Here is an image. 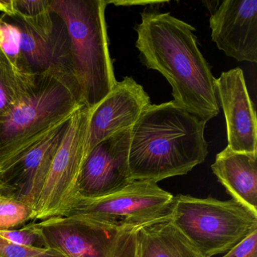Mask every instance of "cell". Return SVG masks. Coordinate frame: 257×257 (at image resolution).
Masks as SVG:
<instances>
[{"label":"cell","mask_w":257,"mask_h":257,"mask_svg":"<svg viewBox=\"0 0 257 257\" xmlns=\"http://www.w3.org/2000/svg\"><path fill=\"white\" fill-rule=\"evenodd\" d=\"M171 219L203 257L227 252L257 230V214L233 199L179 195Z\"/></svg>","instance_id":"6"},{"label":"cell","mask_w":257,"mask_h":257,"mask_svg":"<svg viewBox=\"0 0 257 257\" xmlns=\"http://www.w3.org/2000/svg\"><path fill=\"white\" fill-rule=\"evenodd\" d=\"M10 19L20 31L21 58L24 70L31 74L49 73L55 76L70 87L81 101L73 72L70 37L62 19L56 14L52 32L40 34L19 19Z\"/></svg>","instance_id":"9"},{"label":"cell","mask_w":257,"mask_h":257,"mask_svg":"<svg viewBox=\"0 0 257 257\" xmlns=\"http://www.w3.org/2000/svg\"><path fill=\"white\" fill-rule=\"evenodd\" d=\"M136 237V257H203L171 219L140 228Z\"/></svg>","instance_id":"16"},{"label":"cell","mask_w":257,"mask_h":257,"mask_svg":"<svg viewBox=\"0 0 257 257\" xmlns=\"http://www.w3.org/2000/svg\"><path fill=\"white\" fill-rule=\"evenodd\" d=\"M0 12L7 17H14L15 0H0Z\"/></svg>","instance_id":"25"},{"label":"cell","mask_w":257,"mask_h":257,"mask_svg":"<svg viewBox=\"0 0 257 257\" xmlns=\"http://www.w3.org/2000/svg\"><path fill=\"white\" fill-rule=\"evenodd\" d=\"M174 198L157 183L133 180L121 190L103 196L79 194L64 216L38 222L140 229L171 219Z\"/></svg>","instance_id":"4"},{"label":"cell","mask_w":257,"mask_h":257,"mask_svg":"<svg viewBox=\"0 0 257 257\" xmlns=\"http://www.w3.org/2000/svg\"><path fill=\"white\" fill-rule=\"evenodd\" d=\"M206 123L173 101L150 105L132 128V180L157 183L203 163L209 153Z\"/></svg>","instance_id":"2"},{"label":"cell","mask_w":257,"mask_h":257,"mask_svg":"<svg viewBox=\"0 0 257 257\" xmlns=\"http://www.w3.org/2000/svg\"><path fill=\"white\" fill-rule=\"evenodd\" d=\"M106 0H51L65 24L81 102L94 109L116 85L109 51Z\"/></svg>","instance_id":"3"},{"label":"cell","mask_w":257,"mask_h":257,"mask_svg":"<svg viewBox=\"0 0 257 257\" xmlns=\"http://www.w3.org/2000/svg\"><path fill=\"white\" fill-rule=\"evenodd\" d=\"M141 16L135 31L142 64L168 80L177 106L205 122L217 116L215 78L198 49L195 28L154 7Z\"/></svg>","instance_id":"1"},{"label":"cell","mask_w":257,"mask_h":257,"mask_svg":"<svg viewBox=\"0 0 257 257\" xmlns=\"http://www.w3.org/2000/svg\"><path fill=\"white\" fill-rule=\"evenodd\" d=\"M216 97L226 123L228 147L237 153L257 154V121L241 69L223 72L215 79Z\"/></svg>","instance_id":"14"},{"label":"cell","mask_w":257,"mask_h":257,"mask_svg":"<svg viewBox=\"0 0 257 257\" xmlns=\"http://www.w3.org/2000/svg\"><path fill=\"white\" fill-rule=\"evenodd\" d=\"M0 238L22 246L48 247L43 235V228L35 221L20 228L0 230Z\"/></svg>","instance_id":"21"},{"label":"cell","mask_w":257,"mask_h":257,"mask_svg":"<svg viewBox=\"0 0 257 257\" xmlns=\"http://www.w3.org/2000/svg\"><path fill=\"white\" fill-rule=\"evenodd\" d=\"M164 1H107L108 4H114L115 7H135V6H143V7H153L157 4H165Z\"/></svg>","instance_id":"24"},{"label":"cell","mask_w":257,"mask_h":257,"mask_svg":"<svg viewBox=\"0 0 257 257\" xmlns=\"http://www.w3.org/2000/svg\"><path fill=\"white\" fill-rule=\"evenodd\" d=\"M150 105V96L133 78L125 77L117 82L91 113L85 144L86 156L99 143L132 128Z\"/></svg>","instance_id":"12"},{"label":"cell","mask_w":257,"mask_h":257,"mask_svg":"<svg viewBox=\"0 0 257 257\" xmlns=\"http://www.w3.org/2000/svg\"><path fill=\"white\" fill-rule=\"evenodd\" d=\"M33 210L30 206L7 194H0V230L15 229L32 220Z\"/></svg>","instance_id":"19"},{"label":"cell","mask_w":257,"mask_h":257,"mask_svg":"<svg viewBox=\"0 0 257 257\" xmlns=\"http://www.w3.org/2000/svg\"><path fill=\"white\" fill-rule=\"evenodd\" d=\"M219 50L237 61L257 62V0H225L210 18Z\"/></svg>","instance_id":"13"},{"label":"cell","mask_w":257,"mask_h":257,"mask_svg":"<svg viewBox=\"0 0 257 257\" xmlns=\"http://www.w3.org/2000/svg\"><path fill=\"white\" fill-rule=\"evenodd\" d=\"M37 75L18 68L0 49V118L10 112L35 85Z\"/></svg>","instance_id":"17"},{"label":"cell","mask_w":257,"mask_h":257,"mask_svg":"<svg viewBox=\"0 0 257 257\" xmlns=\"http://www.w3.org/2000/svg\"><path fill=\"white\" fill-rule=\"evenodd\" d=\"M71 117L55 124L44 136L16 156L1 176L12 189L11 195L34 209L47 178Z\"/></svg>","instance_id":"10"},{"label":"cell","mask_w":257,"mask_h":257,"mask_svg":"<svg viewBox=\"0 0 257 257\" xmlns=\"http://www.w3.org/2000/svg\"><path fill=\"white\" fill-rule=\"evenodd\" d=\"M13 18L40 34L52 32L56 22V14L51 9V0H15Z\"/></svg>","instance_id":"18"},{"label":"cell","mask_w":257,"mask_h":257,"mask_svg":"<svg viewBox=\"0 0 257 257\" xmlns=\"http://www.w3.org/2000/svg\"><path fill=\"white\" fill-rule=\"evenodd\" d=\"M211 169L231 199L257 214V154L237 153L227 146Z\"/></svg>","instance_id":"15"},{"label":"cell","mask_w":257,"mask_h":257,"mask_svg":"<svg viewBox=\"0 0 257 257\" xmlns=\"http://www.w3.org/2000/svg\"><path fill=\"white\" fill-rule=\"evenodd\" d=\"M38 224L46 246L56 248L68 257H136L138 229Z\"/></svg>","instance_id":"8"},{"label":"cell","mask_w":257,"mask_h":257,"mask_svg":"<svg viewBox=\"0 0 257 257\" xmlns=\"http://www.w3.org/2000/svg\"><path fill=\"white\" fill-rule=\"evenodd\" d=\"M0 257H68L54 247L22 246L0 238Z\"/></svg>","instance_id":"22"},{"label":"cell","mask_w":257,"mask_h":257,"mask_svg":"<svg viewBox=\"0 0 257 257\" xmlns=\"http://www.w3.org/2000/svg\"><path fill=\"white\" fill-rule=\"evenodd\" d=\"M12 189L10 186L4 181L0 173V194H7V195H11Z\"/></svg>","instance_id":"26"},{"label":"cell","mask_w":257,"mask_h":257,"mask_svg":"<svg viewBox=\"0 0 257 257\" xmlns=\"http://www.w3.org/2000/svg\"><path fill=\"white\" fill-rule=\"evenodd\" d=\"M222 257H257V230L248 234Z\"/></svg>","instance_id":"23"},{"label":"cell","mask_w":257,"mask_h":257,"mask_svg":"<svg viewBox=\"0 0 257 257\" xmlns=\"http://www.w3.org/2000/svg\"><path fill=\"white\" fill-rule=\"evenodd\" d=\"M94 109L82 105L70 118L33 209L32 220L43 222L64 216L80 194L79 177L86 158L87 134Z\"/></svg>","instance_id":"7"},{"label":"cell","mask_w":257,"mask_h":257,"mask_svg":"<svg viewBox=\"0 0 257 257\" xmlns=\"http://www.w3.org/2000/svg\"><path fill=\"white\" fill-rule=\"evenodd\" d=\"M82 106L78 96L55 76L37 75L35 85L0 118V173L25 149ZM84 106V105H83Z\"/></svg>","instance_id":"5"},{"label":"cell","mask_w":257,"mask_h":257,"mask_svg":"<svg viewBox=\"0 0 257 257\" xmlns=\"http://www.w3.org/2000/svg\"><path fill=\"white\" fill-rule=\"evenodd\" d=\"M0 49L18 68L27 72L22 67L21 58L20 31L10 18L4 15L0 16Z\"/></svg>","instance_id":"20"},{"label":"cell","mask_w":257,"mask_h":257,"mask_svg":"<svg viewBox=\"0 0 257 257\" xmlns=\"http://www.w3.org/2000/svg\"><path fill=\"white\" fill-rule=\"evenodd\" d=\"M132 128L106 138L88 153L79 177L80 195L103 196L121 190L133 181L128 165Z\"/></svg>","instance_id":"11"}]
</instances>
